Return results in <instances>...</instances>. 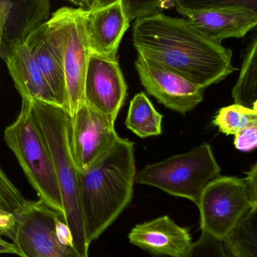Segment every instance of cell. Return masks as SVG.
<instances>
[{"instance_id": "cell-23", "label": "cell", "mask_w": 257, "mask_h": 257, "mask_svg": "<svg viewBox=\"0 0 257 257\" xmlns=\"http://www.w3.org/2000/svg\"><path fill=\"white\" fill-rule=\"evenodd\" d=\"M186 257H230L226 252L223 242L202 232L200 238L193 243Z\"/></svg>"}, {"instance_id": "cell-24", "label": "cell", "mask_w": 257, "mask_h": 257, "mask_svg": "<svg viewBox=\"0 0 257 257\" xmlns=\"http://www.w3.org/2000/svg\"><path fill=\"white\" fill-rule=\"evenodd\" d=\"M169 0H128L127 9L131 21L161 12Z\"/></svg>"}, {"instance_id": "cell-21", "label": "cell", "mask_w": 257, "mask_h": 257, "mask_svg": "<svg viewBox=\"0 0 257 257\" xmlns=\"http://www.w3.org/2000/svg\"><path fill=\"white\" fill-rule=\"evenodd\" d=\"M27 202L22 193L0 167V210L15 214L21 211Z\"/></svg>"}, {"instance_id": "cell-26", "label": "cell", "mask_w": 257, "mask_h": 257, "mask_svg": "<svg viewBox=\"0 0 257 257\" xmlns=\"http://www.w3.org/2000/svg\"><path fill=\"white\" fill-rule=\"evenodd\" d=\"M15 223L14 214H9L0 210V234L5 236L6 232L13 226Z\"/></svg>"}, {"instance_id": "cell-19", "label": "cell", "mask_w": 257, "mask_h": 257, "mask_svg": "<svg viewBox=\"0 0 257 257\" xmlns=\"http://www.w3.org/2000/svg\"><path fill=\"white\" fill-rule=\"evenodd\" d=\"M257 208L249 211L222 241L232 257H256Z\"/></svg>"}, {"instance_id": "cell-18", "label": "cell", "mask_w": 257, "mask_h": 257, "mask_svg": "<svg viewBox=\"0 0 257 257\" xmlns=\"http://www.w3.org/2000/svg\"><path fill=\"white\" fill-rule=\"evenodd\" d=\"M162 118L147 96L140 93L130 103L125 125L139 137L157 136L162 133Z\"/></svg>"}, {"instance_id": "cell-12", "label": "cell", "mask_w": 257, "mask_h": 257, "mask_svg": "<svg viewBox=\"0 0 257 257\" xmlns=\"http://www.w3.org/2000/svg\"><path fill=\"white\" fill-rule=\"evenodd\" d=\"M130 24L124 0L88 10L85 27L91 54L117 61L119 45Z\"/></svg>"}, {"instance_id": "cell-1", "label": "cell", "mask_w": 257, "mask_h": 257, "mask_svg": "<svg viewBox=\"0 0 257 257\" xmlns=\"http://www.w3.org/2000/svg\"><path fill=\"white\" fill-rule=\"evenodd\" d=\"M132 43L141 54L205 89L236 70L232 51L208 38L187 18L162 12L137 18Z\"/></svg>"}, {"instance_id": "cell-9", "label": "cell", "mask_w": 257, "mask_h": 257, "mask_svg": "<svg viewBox=\"0 0 257 257\" xmlns=\"http://www.w3.org/2000/svg\"><path fill=\"white\" fill-rule=\"evenodd\" d=\"M115 120L82 102L69 120L71 154L78 173L86 172L119 139Z\"/></svg>"}, {"instance_id": "cell-17", "label": "cell", "mask_w": 257, "mask_h": 257, "mask_svg": "<svg viewBox=\"0 0 257 257\" xmlns=\"http://www.w3.org/2000/svg\"><path fill=\"white\" fill-rule=\"evenodd\" d=\"M257 36H253L243 54L240 76L232 90L235 104L257 110Z\"/></svg>"}, {"instance_id": "cell-10", "label": "cell", "mask_w": 257, "mask_h": 257, "mask_svg": "<svg viewBox=\"0 0 257 257\" xmlns=\"http://www.w3.org/2000/svg\"><path fill=\"white\" fill-rule=\"evenodd\" d=\"M134 64L147 93L167 108L184 114L203 101L204 89L182 75L140 54Z\"/></svg>"}, {"instance_id": "cell-22", "label": "cell", "mask_w": 257, "mask_h": 257, "mask_svg": "<svg viewBox=\"0 0 257 257\" xmlns=\"http://www.w3.org/2000/svg\"><path fill=\"white\" fill-rule=\"evenodd\" d=\"M175 6L184 9H232L241 8L257 12V0H172Z\"/></svg>"}, {"instance_id": "cell-28", "label": "cell", "mask_w": 257, "mask_h": 257, "mask_svg": "<svg viewBox=\"0 0 257 257\" xmlns=\"http://www.w3.org/2000/svg\"><path fill=\"white\" fill-rule=\"evenodd\" d=\"M72 4L75 5L78 8L92 10L93 9L94 0H67Z\"/></svg>"}, {"instance_id": "cell-4", "label": "cell", "mask_w": 257, "mask_h": 257, "mask_svg": "<svg viewBox=\"0 0 257 257\" xmlns=\"http://www.w3.org/2000/svg\"><path fill=\"white\" fill-rule=\"evenodd\" d=\"M4 139L39 200L63 215L52 157L33 115L30 99H22L21 112L15 122L6 127Z\"/></svg>"}, {"instance_id": "cell-8", "label": "cell", "mask_w": 257, "mask_h": 257, "mask_svg": "<svg viewBox=\"0 0 257 257\" xmlns=\"http://www.w3.org/2000/svg\"><path fill=\"white\" fill-rule=\"evenodd\" d=\"M87 12L81 8L62 7L46 21L61 48L66 83L64 109L69 117L84 102V80L91 55L85 27Z\"/></svg>"}, {"instance_id": "cell-20", "label": "cell", "mask_w": 257, "mask_h": 257, "mask_svg": "<svg viewBox=\"0 0 257 257\" xmlns=\"http://www.w3.org/2000/svg\"><path fill=\"white\" fill-rule=\"evenodd\" d=\"M257 120V110L234 104L219 110L213 123L226 136L236 135L250 123Z\"/></svg>"}, {"instance_id": "cell-6", "label": "cell", "mask_w": 257, "mask_h": 257, "mask_svg": "<svg viewBox=\"0 0 257 257\" xmlns=\"http://www.w3.org/2000/svg\"><path fill=\"white\" fill-rule=\"evenodd\" d=\"M5 236L13 241L21 257H81L75 250L63 216L43 202L28 201L14 214Z\"/></svg>"}, {"instance_id": "cell-16", "label": "cell", "mask_w": 257, "mask_h": 257, "mask_svg": "<svg viewBox=\"0 0 257 257\" xmlns=\"http://www.w3.org/2000/svg\"><path fill=\"white\" fill-rule=\"evenodd\" d=\"M24 42L52 90L59 105L64 108L66 83L63 55L55 35L45 22L30 32Z\"/></svg>"}, {"instance_id": "cell-3", "label": "cell", "mask_w": 257, "mask_h": 257, "mask_svg": "<svg viewBox=\"0 0 257 257\" xmlns=\"http://www.w3.org/2000/svg\"><path fill=\"white\" fill-rule=\"evenodd\" d=\"M30 101L33 115L52 157L61 196L63 218L70 231L74 247L81 257H89L90 243L86 235L79 175L69 146L70 117L67 111L59 105Z\"/></svg>"}, {"instance_id": "cell-14", "label": "cell", "mask_w": 257, "mask_h": 257, "mask_svg": "<svg viewBox=\"0 0 257 257\" xmlns=\"http://www.w3.org/2000/svg\"><path fill=\"white\" fill-rule=\"evenodd\" d=\"M128 238L155 256L186 257L193 244L189 229L178 226L167 216L136 225Z\"/></svg>"}, {"instance_id": "cell-15", "label": "cell", "mask_w": 257, "mask_h": 257, "mask_svg": "<svg viewBox=\"0 0 257 257\" xmlns=\"http://www.w3.org/2000/svg\"><path fill=\"white\" fill-rule=\"evenodd\" d=\"M0 57L6 62L15 87L22 99L59 105L25 42L1 48Z\"/></svg>"}, {"instance_id": "cell-11", "label": "cell", "mask_w": 257, "mask_h": 257, "mask_svg": "<svg viewBox=\"0 0 257 257\" xmlns=\"http://www.w3.org/2000/svg\"><path fill=\"white\" fill-rule=\"evenodd\" d=\"M128 86L119 62L91 54L84 80V102L116 120Z\"/></svg>"}, {"instance_id": "cell-27", "label": "cell", "mask_w": 257, "mask_h": 257, "mask_svg": "<svg viewBox=\"0 0 257 257\" xmlns=\"http://www.w3.org/2000/svg\"><path fill=\"white\" fill-rule=\"evenodd\" d=\"M2 236L3 235L0 234V253H11V254H16L19 256V252L16 246L13 243L5 241Z\"/></svg>"}, {"instance_id": "cell-29", "label": "cell", "mask_w": 257, "mask_h": 257, "mask_svg": "<svg viewBox=\"0 0 257 257\" xmlns=\"http://www.w3.org/2000/svg\"><path fill=\"white\" fill-rule=\"evenodd\" d=\"M5 24H6V14H5L4 11L0 8V56H1V47L2 43H3Z\"/></svg>"}, {"instance_id": "cell-5", "label": "cell", "mask_w": 257, "mask_h": 257, "mask_svg": "<svg viewBox=\"0 0 257 257\" xmlns=\"http://www.w3.org/2000/svg\"><path fill=\"white\" fill-rule=\"evenodd\" d=\"M221 168L208 143L136 172L135 183L152 186L165 193L199 204L207 184L220 176Z\"/></svg>"}, {"instance_id": "cell-7", "label": "cell", "mask_w": 257, "mask_h": 257, "mask_svg": "<svg viewBox=\"0 0 257 257\" xmlns=\"http://www.w3.org/2000/svg\"><path fill=\"white\" fill-rule=\"evenodd\" d=\"M201 229L223 241L241 219L257 208V166L244 178L219 176L204 189L199 204Z\"/></svg>"}, {"instance_id": "cell-2", "label": "cell", "mask_w": 257, "mask_h": 257, "mask_svg": "<svg viewBox=\"0 0 257 257\" xmlns=\"http://www.w3.org/2000/svg\"><path fill=\"white\" fill-rule=\"evenodd\" d=\"M134 143L119 138L79 175L88 241L98 239L131 202L135 184Z\"/></svg>"}, {"instance_id": "cell-13", "label": "cell", "mask_w": 257, "mask_h": 257, "mask_svg": "<svg viewBox=\"0 0 257 257\" xmlns=\"http://www.w3.org/2000/svg\"><path fill=\"white\" fill-rule=\"evenodd\" d=\"M178 14L187 18L208 38L222 43L226 39H240L256 28L257 12L248 9H193L175 6Z\"/></svg>"}, {"instance_id": "cell-30", "label": "cell", "mask_w": 257, "mask_h": 257, "mask_svg": "<svg viewBox=\"0 0 257 257\" xmlns=\"http://www.w3.org/2000/svg\"><path fill=\"white\" fill-rule=\"evenodd\" d=\"M113 1H115V0H94L93 9H92L107 6V5L113 3ZM124 3H125V6H126L127 7V3H128V0H124Z\"/></svg>"}, {"instance_id": "cell-25", "label": "cell", "mask_w": 257, "mask_h": 257, "mask_svg": "<svg viewBox=\"0 0 257 257\" xmlns=\"http://www.w3.org/2000/svg\"><path fill=\"white\" fill-rule=\"evenodd\" d=\"M235 148L242 152H248L255 149L257 145V120L250 123L235 135Z\"/></svg>"}]
</instances>
